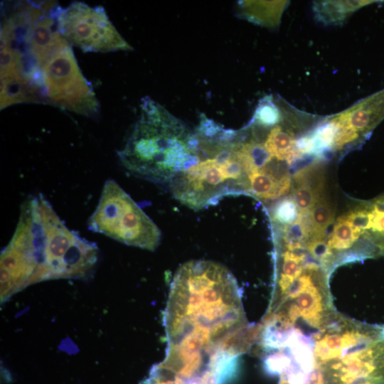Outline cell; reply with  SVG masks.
<instances>
[{
    "instance_id": "obj_3",
    "label": "cell",
    "mask_w": 384,
    "mask_h": 384,
    "mask_svg": "<svg viewBox=\"0 0 384 384\" xmlns=\"http://www.w3.org/2000/svg\"><path fill=\"white\" fill-rule=\"evenodd\" d=\"M311 338L305 384H384V324L336 312Z\"/></svg>"
},
{
    "instance_id": "obj_8",
    "label": "cell",
    "mask_w": 384,
    "mask_h": 384,
    "mask_svg": "<svg viewBox=\"0 0 384 384\" xmlns=\"http://www.w3.org/2000/svg\"><path fill=\"white\" fill-rule=\"evenodd\" d=\"M53 15L58 33L84 52L132 50L101 6L91 7L75 1L65 8L54 6Z\"/></svg>"
},
{
    "instance_id": "obj_5",
    "label": "cell",
    "mask_w": 384,
    "mask_h": 384,
    "mask_svg": "<svg viewBox=\"0 0 384 384\" xmlns=\"http://www.w3.org/2000/svg\"><path fill=\"white\" fill-rule=\"evenodd\" d=\"M198 163L175 176L168 186L176 199L199 210L226 196L249 193L247 173L235 139L209 150L200 149Z\"/></svg>"
},
{
    "instance_id": "obj_9",
    "label": "cell",
    "mask_w": 384,
    "mask_h": 384,
    "mask_svg": "<svg viewBox=\"0 0 384 384\" xmlns=\"http://www.w3.org/2000/svg\"><path fill=\"white\" fill-rule=\"evenodd\" d=\"M272 158L286 160L291 164L300 153L295 147L292 136L281 126H275L270 131L264 144Z\"/></svg>"
},
{
    "instance_id": "obj_6",
    "label": "cell",
    "mask_w": 384,
    "mask_h": 384,
    "mask_svg": "<svg viewBox=\"0 0 384 384\" xmlns=\"http://www.w3.org/2000/svg\"><path fill=\"white\" fill-rule=\"evenodd\" d=\"M88 228L151 251L158 247L161 236L157 225L112 179L103 186L95 210L88 219Z\"/></svg>"
},
{
    "instance_id": "obj_16",
    "label": "cell",
    "mask_w": 384,
    "mask_h": 384,
    "mask_svg": "<svg viewBox=\"0 0 384 384\" xmlns=\"http://www.w3.org/2000/svg\"><path fill=\"white\" fill-rule=\"evenodd\" d=\"M345 216L353 228L360 233L361 235L366 233L370 230L371 225V213L368 206L353 210Z\"/></svg>"
},
{
    "instance_id": "obj_4",
    "label": "cell",
    "mask_w": 384,
    "mask_h": 384,
    "mask_svg": "<svg viewBox=\"0 0 384 384\" xmlns=\"http://www.w3.org/2000/svg\"><path fill=\"white\" fill-rule=\"evenodd\" d=\"M141 116L117 154L132 174L169 186L200 161L199 137L149 97L142 99Z\"/></svg>"
},
{
    "instance_id": "obj_1",
    "label": "cell",
    "mask_w": 384,
    "mask_h": 384,
    "mask_svg": "<svg viewBox=\"0 0 384 384\" xmlns=\"http://www.w3.org/2000/svg\"><path fill=\"white\" fill-rule=\"evenodd\" d=\"M164 325L168 347L184 356L206 359L224 353L241 355L257 332L246 319L233 274L207 260L189 261L177 270Z\"/></svg>"
},
{
    "instance_id": "obj_7",
    "label": "cell",
    "mask_w": 384,
    "mask_h": 384,
    "mask_svg": "<svg viewBox=\"0 0 384 384\" xmlns=\"http://www.w3.org/2000/svg\"><path fill=\"white\" fill-rule=\"evenodd\" d=\"M41 69L44 95L49 104L87 117L99 111L92 87L65 38L49 53Z\"/></svg>"
},
{
    "instance_id": "obj_12",
    "label": "cell",
    "mask_w": 384,
    "mask_h": 384,
    "mask_svg": "<svg viewBox=\"0 0 384 384\" xmlns=\"http://www.w3.org/2000/svg\"><path fill=\"white\" fill-rule=\"evenodd\" d=\"M309 213L311 223L310 238H324L326 229L334 220V210L330 203L320 198Z\"/></svg>"
},
{
    "instance_id": "obj_10",
    "label": "cell",
    "mask_w": 384,
    "mask_h": 384,
    "mask_svg": "<svg viewBox=\"0 0 384 384\" xmlns=\"http://www.w3.org/2000/svg\"><path fill=\"white\" fill-rule=\"evenodd\" d=\"M309 212H299L297 219L291 225H284L283 242L284 250H302L311 234Z\"/></svg>"
},
{
    "instance_id": "obj_19",
    "label": "cell",
    "mask_w": 384,
    "mask_h": 384,
    "mask_svg": "<svg viewBox=\"0 0 384 384\" xmlns=\"http://www.w3.org/2000/svg\"><path fill=\"white\" fill-rule=\"evenodd\" d=\"M183 384H208L201 376L184 380Z\"/></svg>"
},
{
    "instance_id": "obj_14",
    "label": "cell",
    "mask_w": 384,
    "mask_h": 384,
    "mask_svg": "<svg viewBox=\"0 0 384 384\" xmlns=\"http://www.w3.org/2000/svg\"><path fill=\"white\" fill-rule=\"evenodd\" d=\"M338 129V123H329L319 127L312 136L314 144V153L318 154L335 144Z\"/></svg>"
},
{
    "instance_id": "obj_11",
    "label": "cell",
    "mask_w": 384,
    "mask_h": 384,
    "mask_svg": "<svg viewBox=\"0 0 384 384\" xmlns=\"http://www.w3.org/2000/svg\"><path fill=\"white\" fill-rule=\"evenodd\" d=\"M361 235L344 215L337 220L327 243L333 252L334 250L343 252L350 249Z\"/></svg>"
},
{
    "instance_id": "obj_2",
    "label": "cell",
    "mask_w": 384,
    "mask_h": 384,
    "mask_svg": "<svg viewBox=\"0 0 384 384\" xmlns=\"http://www.w3.org/2000/svg\"><path fill=\"white\" fill-rule=\"evenodd\" d=\"M98 253L95 243L66 227L42 195L28 197L1 253V303L37 282L87 277Z\"/></svg>"
},
{
    "instance_id": "obj_13",
    "label": "cell",
    "mask_w": 384,
    "mask_h": 384,
    "mask_svg": "<svg viewBox=\"0 0 384 384\" xmlns=\"http://www.w3.org/2000/svg\"><path fill=\"white\" fill-rule=\"evenodd\" d=\"M298 208L291 198H284L279 200L272 208V220L281 225H288L293 223L299 215Z\"/></svg>"
},
{
    "instance_id": "obj_15",
    "label": "cell",
    "mask_w": 384,
    "mask_h": 384,
    "mask_svg": "<svg viewBox=\"0 0 384 384\" xmlns=\"http://www.w3.org/2000/svg\"><path fill=\"white\" fill-rule=\"evenodd\" d=\"M254 117L260 125L270 127L279 122L280 114L276 105L266 97L257 107Z\"/></svg>"
},
{
    "instance_id": "obj_17",
    "label": "cell",
    "mask_w": 384,
    "mask_h": 384,
    "mask_svg": "<svg viewBox=\"0 0 384 384\" xmlns=\"http://www.w3.org/2000/svg\"><path fill=\"white\" fill-rule=\"evenodd\" d=\"M304 271H309V272H311L318 274H319V275L322 276L323 277H324V278H326V279H328V275H327V274H326V272L324 271V270H323L322 269H321L320 265H319L318 263L315 262H311V261H309V262H306V263L304 265V268H303L302 272H304ZM300 274H299V275H300ZM296 278H297V277H296ZM296 278H295V279H296ZM293 281H294V280H293ZM293 281H292V282H293ZM292 282H291V283H292ZM291 283H290V284H291ZM289 285H288V286H289ZM288 286H287V287H288ZM287 287L285 289H284L283 290H282V291H280V292H279L272 294V297H271V299H270V303H272V302H273L274 301H275V300L278 298V297H279V295H280V294H282V293L287 288Z\"/></svg>"
},
{
    "instance_id": "obj_18",
    "label": "cell",
    "mask_w": 384,
    "mask_h": 384,
    "mask_svg": "<svg viewBox=\"0 0 384 384\" xmlns=\"http://www.w3.org/2000/svg\"><path fill=\"white\" fill-rule=\"evenodd\" d=\"M295 147L299 153H314V144L312 137H302L295 142Z\"/></svg>"
}]
</instances>
